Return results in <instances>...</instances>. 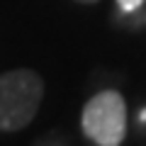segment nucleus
I'll list each match as a JSON object with an SVG mask.
<instances>
[{
    "label": "nucleus",
    "mask_w": 146,
    "mask_h": 146,
    "mask_svg": "<svg viewBox=\"0 0 146 146\" xmlns=\"http://www.w3.org/2000/svg\"><path fill=\"white\" fill-rule=\"evenodd\" d=\"M44 83L29 68L0 73V131H20L34 119Z\"/></svg>",
    "instance_id": "nucleus-1"
},
{
    "label": "nucleus",
    "mask_w": 146,
    "mask_h": 146,
    "mask_svg": "<svg viewBox=\"0 0 146 146\" xmlns=\"http://www.w3.org/2000/svg\"><path fill=\"white\" fill-rule=\"evenodd\" d=\"M83 134L98 146H119L127 136V102L117 90H102L85 102Z\"/></svg>",
    "instance_id": "nucleus-2"
},
{
    "label": "nucleus",
    "mask_w": 146,
    "mask_h": 146,
    "mask_svg": "<svg viewBox=\"0 0 146 146\" xmlns=\"http://www.w3.org/2000/svg\"><path fill=\"white\" fill-rule=\"evenodd\" d=\"M144 3H146V0H117L119 10H122V12H127V15H129V12H136L141 5H144Z\"/></svg>",
    "instance_id": "nucleus-3"
},
{
    "label": "nucleus",
    "mask_w": 146,
    "mask_h": 146,
    "mask_svg": "<svg viewBox=\"0 0 146 146\" xmlns=\"http://www.w3.org/2000/svg\"><path fill=\"white\" fill-rule=\"evenodd\" d=\"M78 3H85V5H93V3H98V0H78Z\"/></svg>",
    "instance_id": "nucleus-4"
}]
</instances>
